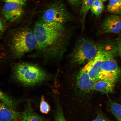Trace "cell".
<instances>
[{"mask_svg": "<svg viewBox=\"0 0 121 121\" xmlns=\"http://www.w3.org/2000/svg\"><path fill=\"white\" fill-rule=\"evenodd\" d=\"M33 32L37 42V49L46 52L53 57L63 54L67 39L63 24L39 21L35 24Z\"/></svg>", "mask_w": 121, "mask_h": 121, "instance_id": "6da1fadb", "label": "cell"}, {"mask_svg": "<svg viewBox=\"0 0 121 121\" xmlns=\"http://www.w3.org/2000/svg\"><path fill=\"white\" fill-rule=\"evenodd\" d=\"M14 75L20 82L27 86H32L46 79V72L38 66L26 63H19L15 66Z\"/></svg>", "mask_w": 121, "mask_h": 121, "instance_id": "7a4b0ae2", "label": "cell"}, {"mask_svg": "<svg viewBox=\"0 0 121 121\" xmlns=\"http://www.w3.org/2000/svg\"><path fill=\"white\" fill-rule=\"evenodd\" d=\"M37 43L33 31L25 29L16 32L12 37L11 49L15 56L20 57L37 48Z\"/></svg>", "mask_w": 121, "mask_h": 121, "instance_id": "3957f363", "label": "cell"}, {"mask_svg": "<svg viewBox=\"0 0 121 121\" xmlns=\"http://www.w3.org/2000/svg\"><path fill=\"white\" fill-rule=\"evenodd\" d=\"M100 47L91 41L81 39L77 43L71 55L72 61L78 65L88 63L96 56Z\"/></svg>", "mask_w": 121, "mask_h": 121, "instance_id": "277c9868", "label": "cell"}, {"mask_svg": "<svg viewBox=\"0 0 121 121\" xmlns=\"http://www.w3.org/2000/svg\"><path fill=\"white\" fill-rule=\"evenodd\" d=\"M115 49L109 50L101 66L99 80L106 79L116 82L121 73L120 69L114 58Z\"/></svg>", "mask_w": 121, "mask_h": 121, "instance_id": "5b68a950", "label": "cell"}, {"mask_svg": "<svg viewBox=\"0 0 121 121\" xmlns=\"http://www.w3.org/2000/svg\"><path fill=\"white\" fill-rule=\"evenodd\" d=\"M72 16L62 3L56 2L46 10L42 17V22H57L63 24L69 22Z\"/></svg>", "mask_w": 121, "mask_h": 121, "instance_id": "8992f818", "label": "cell"}, {"mask_svg": "<svg viewBox=\"0 0 121 121\" xmlns=\"http://www.w3.org/2000/svg\"><path fill=\"white\" fill-rule=\"evenodd\" d=\"M109 50L103 47H100L96 56L83 68L91 79L95 82L99 80L101 66Z\"/></svg>", "mask_w": 121, "mask_h": 121, "instance_id": "52a82bcc", "label": "cell"}, {"mask_svg": "<svg viewBox=\"0 0 121 121\" xmlns=\"http://www.w3.org/2000/svg\"><path fill=\"white\" fill-rule=\"evenodd\" d=\"M6 2L2 10L3 14L5 19L12 22L20 18L23 12V5L16 2Z\"/></svg>", "mask_w": 121, "mask_h": 121, "instance_id": "ba28073f", "label": "cell"}, {"mask_svg": "<svg viewBox=\"0 0 121 121\" xmlns=\"http://www.w3.org/2000/svg\"><path fill=\"white\" fill-rule=\"evenodd\" d=\"M104 34H117L121 31V15L113 14L109 16L104 21L102 26Z\"/></svg>", "mask_w": 121, "mask_h": 121, "instance_id": "9c48e42d", "label": "cell"}, {"mask_svg": "<svg viewBox=\"0 0 121 121\" xmlns=\"http://www.w3.org/2000/svg\"><path fill=\"white\" fill-rule=\"evenodd\" d=\"M76 81L77 85L81 91L88 93L94 90L95 82L91 79L87 73L83 68L78 73Z\"/></svg>", "mask_w": 121, "mask_h": 121, "instance_id": "30bf717a", "label": "cell"}, {"mask_svg": "<svg viewBox=\"0 0 121 121\" xmlns=\"http://www.w3.org/2000/svg\"><path fill=\"white\" fill-rule=\"evenodd\" d=\"M22 116L20 113L15 111L4 103H0V121H13Z\"/></svg>", "mask_w": 121, "mask_h": 121, "instance_id": "8fae6325", "label": "cell"}, {"mask_svg": "<svg viewBox=\"0 0 121 121\" xmlns=\"http://www.w3.org/2000/svg\"><path fill=\"white\" fill-rule=\"evenodd\" d=\"M115 82L108 80H98L95 82L94 90L103 93H112L114 90Z\"/></svg>", "mask_w": 121, "mask_h": 121, "instance_id": "7c38bea8", "label": "cell"}, {"mask_svg": "<svg viewBox=\"0 0 121 121\" xmlns=\"http://www.w3.org/2000/svg\"><path fill=\"white\" fill-rule=\"evenodd\" d=\"M22 121H43L41 118L35 112L29 104L23 113Z\"/></svg>", "mask_w": 121, "mask_h": 121, "instance_id": "4fadbf2b", "label": "cell"}, {"mask_svg": "<svg viewBox=\"0 0 121 121\" xmlns=\"http://www.w3.org/2000/svg\"><path fill=\"white\" fill-rule=\"evenodd\" d=\"M107 10L113 14L121 15V0H109Z\"/></svg>", "mask_w": 121, "mask_h": 121, "instance_id": "5bb4252c", "label": "cell"}, {"mask_svg": "<svg viewBox=\"0 0 121 121\" xmlns=\"http://www.w3.org/2000/svg\"><path fill=\"white\" fill-rule=\"evenodd\" d=\"M104 7L102 1L101 0H95L91 6L90 9L93 14L98 16L102 13Z\"/></svg>", "mask_w": 121, "mask_h": 121, "instance_id": "9a60e30c", "label": "cell"}, {"mask_svg": "<svg viewBox=\"0 0 121 121\" xmlns=\"http://www.w3.org/2000/svg\"><path fill=\"white\" fill-rule=\"evenodd\" d=\"M95 0H83L80 14L83 23H84L87 13Z\"/></svg>", "mask_w": 121, "mask_h": 121, "instance_id": "2e32d148", "label": "cell"}, {"mask_svg": "<svg viewBox=\"0 0 121 121\" xmlns=\"http://www.w3.org/2000/svg\"><path fill=\"white\" fill-rule=\"evenodd\" d=\"M110 110L118 121H121V105L117 103L110 101Z\"/></svg>", "mask_w": 121, "mask_h": 121, "instance_id": "e0dca14e", "label": "cell"}, {"mask_svg": "<svg viewBox=\"0 0 121 121\" xmlns=\"http://www.w3.org/2000/svg\"><path fill=\"white\" fill-rule=\"evenodd\" d=\"M0 100L2 103L8 106L13 109L15 107V103L13 100L10 97L8 96L0 90Z\"/></svg>", "mask_w": 121, "mask_h": 121, "instance_id": "ac0fdd59", "label": "cell"}, {"mask_svg": "<svg viewBox=\"0 0 121 121\" xmlns=\"http://www.w3.org/2000/svg\"><path fill=\"white\" fill-rule=\"evenodd\" d=\"M41 112L43 114H47L50 110V107L49 104L45 101L44 97L42 96L40 106Z\"/></svg>", "mask_w": 121, "mask_h": 121, "instance_id": "d6986e66", "label": "cell"}, {"mask_svg": "<svg viewBox=\"0 0 121 121\" xmlns=\"http://www.w3.org/2000/svg\"><path fill=\"white\" fill-rule=\"evenodd\" d=\"M56 121H66L63 116L62 111L60 108H59L57 110Z\"/></svg>", "mask_w": 121, "mask_h": 121, "instance_id": "ffe728a7", "label": "cell"}, {"mask_svg": "<svg viewBox=\"0 0 121 121\" xmlns=\"http://www.w3.org/2000/svg\"><path fill=\"white\" fill-rule=\"evenodd\" d=\"M6 2H13L18 3L23 5L25 4V0H4Z\"/></svg>", "mask_w": 121, "mask_h": 121, "instance_id": "44dd1931", "label": "cell"}, {"mask_svg": "<svg viewBox=\"0 0 121 121\" xmlns=\"http://www.w3.org/2000/svg\"><path fill=\"white\" fill-rule=\"evenodd\" d=\"M70 3L73 5H77L81 2L82 0H67Z\"/></svg>", "mask_w": 121, "mask_h": 121, "instance_id": "7402d4cb", "label": "cell"}, {"mask_svg": "<svg viewBox=\"0 0 121 121\" xmlns=\"http://www.w3.org/2000/svg\"><path fill=\"white\" fill-rule=\"evenodd\" d=\"M118 49L119 54L121 56V37L119 39L118 42Z\"/></svg>", "mask_w": 121, "mask_h": 121, "instance_id": "603a6c76", "label": "cell"}, {"mask_svg": "<svg viewBox=\"0 0 121 121\" xmlns=\"http://www.w3.org/2000/svg\"><path fill=\"white\" fill-rule=\"evenodd\" d=\"M92 121H110L105 118L103 117H99Z\"/></svg>", "mask_w": 121, "mask_h": 121, "instance_id": "cb8c5ba5", "label": "cell"}, {"mask_svg": "<svg viewBox=\"0 0 121 121\" xmlns=\"http://www.w3.org/2000/svg\"><path fill=\"white\" fill-rule=\"evenodd\" d=\"M101 0L103 2V1H107V0Z\"/></svg>", "mask_w": 121, "mask_h": 121, "instance_id": "d4e9b609", "label": "cell"}]
</instances>
